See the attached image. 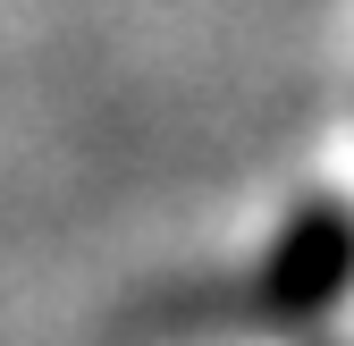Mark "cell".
Returning <instances> with one entry per match:
<instances>
[{"instance_id": "obj_1", "label": "cell", "mask_w": 354, "mask_h": 346, "mask_svg": "<svg viewBox=\"0 0 354 346\" xmlns=\"http://www.w3.org/2000/svg\"><path fill=\"white\" fill-rule=\"evenodd\" d=\"M346 279H354V211L304 203L261 262V321H313L346 295Z\"/></svg>"}]
</instances>
